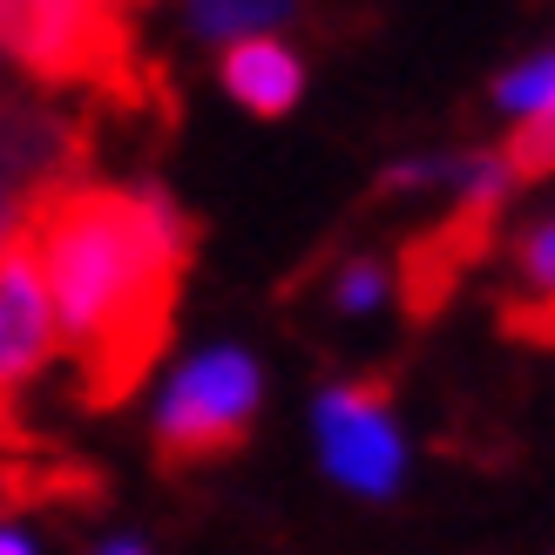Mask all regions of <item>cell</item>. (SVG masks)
<instances>
[{"instance_id": "12", "label": "cell", "mask_w": 555, "mask_h": 555, "mask_svg": "<svg viewBox=\"0 0 555 555\" xmlns=\"http://www.w3.org/2000/svg\"><path fill=\"white\" fill-rule=\"evenodd\" d=\"M95 555H150V542H135V535H108Z\"/></svg>"}, {"instance_id": "9", "label": "cell", "mask_w": 555, "mask_h": 555, "mask_svg": "<svg viewBox=\"0 0 555 555\" xmlns=\"http://www.w3.org/2000/svg\"><path fill=\"white\" fill-rule=\"evenodd\" d=\"M292 8L298 0H177L183 27L197 41H217V48L251 41V35H278V27L292 21Z\"/></svg>"}, {"instance_id": "8", "label": "cell", "mask_w": 555, "mask_h": 555, "mask_svg": "<svg viewBox=\"0 0 555 555\" xmlns=\"http://www.w3.org/2000/svg\"><path fill=\"white\" fill-rule=\"evenodd\" d=\"M508 332L535 346H555V217L521 231L515 244V305H508Z\"/></svg>"}, {"instance_id": "3", "label": "cell", "mask_w": 555, "mask_h": 555, "mask_svg": "<svg viewBox=\"0 0 555 555\" xmlns=\"http://www.w3.org/2000/svg\"><path fill=\"white\" fill-rule=\"evenodd\" d=\"M258 406H264V373L244 346H210L197 359H183L170 373L156 400V461L163 467H210V461H231L258 427Z\"/></svg>"}, {"instance_id": "11", "label": "cell", "mask_w": 555, "mask_h": 555, "mask_svg": "<svg viewBox=\"0 0 555 555\" xmlns=\"http://www.w3.org/2000/svg\"><path fill=\"white\" fill-rule=\"evenodd\" d=\"M393 292H400V278L386 258H352L332 278V305H339V312H373V305H386Z\"/></svg>"}, {"instance_id": "6", "label": "cell", "mask_w": 555, "mask_h": 555, "mask_svg": "<svg viewBox=\"0 0 555 555\" xmlns=\"http://www.w3.org/2000/svg\"><path fill=\"white\" fill-rule=\"evenodd\" d=\"M54 352H62V325H54V298L35 244H0V393L35 386Z\"/></svg>"}, {"instance_id": "2", "label": "cell", "mask_w": 555, "mask_h": 555, "mask_svg": "<svg viewBox=\"0 0 555 555\" xmlns=\"http://www.w3.org/2000/svg\"><path fill=\"white\" fill-rule=\"evenodd\" d=\"M0 54L48 89H116L135 68V0H0Z\"/></svg>"}, {"instance_id": "1", "label": "cell", "mask_w": 555, "mask_h": 555, "mask_svg": "<svg viewBox=\"0 0 555 555\" xmlns=\"http://www.w3.org/2000/svg\"><path fill=\"white\" fill-rule=\"evenodd\" d=\"M62 352L89 406H122L163 366L197 224L163 183H81L35 224Z\"/></svg>"}, {"instance_id": "4", "label": "cell", "mask_w": 555, "mask_h": 555, "mask_svg": "<svg viewBox=\"0 0 555 555\" xmlns=\"http://www.w3.org/2000/svg\"><path fill=\"white\" fill-rule=\"evenodd\" d=\"M89 183V129L62 108L0 102V244L35 237V224Z\"/></svg>"}, {"instance_id": "5", "label": "cell", "mask_w": 555, "mask_h": 555, "mask_svg": "<svg viewBox=\"0 0 555 555\" xmlns=\"http://www.w3.org/2000/svg\"><path fill=\"white\" fill-rule=\"evenodd\" d=\"M312 427H319V461L325 475L366 494V502H386L406 475V434L393 421V386L386 379H332L312 400Z\"/></svg>"}, {"instance_id": "10", "label": "cell", "mask_w": 555, "mask_h": 555, "mask_svg": "<svg viewBox=\"0 0 555 555\" xmlns=\"http://www.w3.org/2000/svg\"><path fill=\"white\" fill-rule=\"evenodd\" d=\"M502 163H508L515 183H542V177H555V89H548V102L535 108V116L515 122Z\"/></svg>"}, {"instance_id": "13", "label": "cell", "mask_w": 555, "mask_h": 555, "mask_svg": "<svg viewBox=\"0 0 555 555\" xmlns=\"http://www.w3.org/2000/svg\"><path fill=\"white\" fill-rule=\"evenodd\" d=\"M0 555H35V542L14 535V529H0Z\"/></svg>"}, {"instance_id": "7", "label": "cell", "mask_w": 555, "mask_h": 555, "mask_svg": "<svg viewBox=\"0 0 555 555\" xmlns=\"http://www.w3.org/2000/svg\"><path fill=\"white\" fill-rule=\"evenodd\" d=\"M217 75H224V95L244 108V116H258V122L292 116L298 95H305V62H298V48H285L278 35L231 41L224 62H217Z\"/></svg>"}]
</instances>
